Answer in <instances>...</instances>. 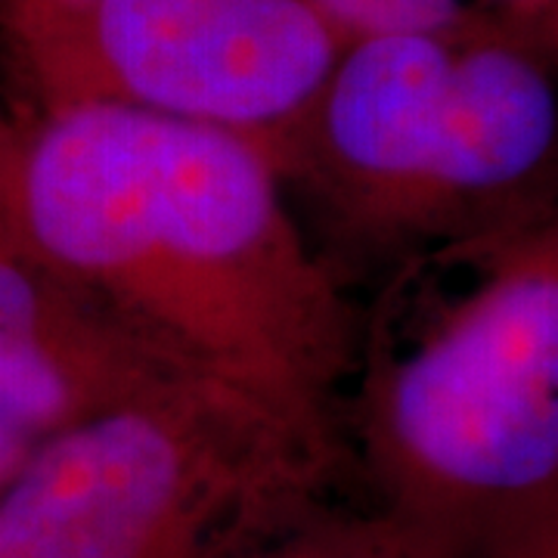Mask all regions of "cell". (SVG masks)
I'll use <instances>...</instances> for the list:
<instances>
[{
    "instance_id": "obj_8",
    "label": "cell",
    "mask_w": 558,
    "mask_h": 558,
    "mask_svg": "<svg viewBox=\"0 0 558 558\" xmlns=\"http://www.w3.org/2000/svg\"><path fill=\"white\" fill-rule=\"evenodd\" d=\"M344 44L379 35L447 32L478 13H490L475 0H311Z\"/></svg>"
},
{
    "instance_id": "obj_11",
    "label": "cell",
    "mask_w": 558,
    "mask_h": 558,
    "mask_svg": "<svg viewBox=\"0 0 558 558\" xmlns=\"http://www.w3.org/2000/svg\"><path fill=\"white\" fill-rule=\"evenodd\" d=\"M497 558H558V519L534 527L531 534L506 546Z\"/></svg>"
},
{
    "instance_id": "obj_3",
    "label": "cell",
    "mask_w": 558,
    "mask_h": 558,
    "mask_svg": "<svg viewBox=\"0 0 558 558\" xmlns=\"http://www.w3.org/2000/svg\"><path fill=\"white\" fill-rule=\"evenodd\" d=\"M556 35L478 13L344 44L270 153L341 242L398 260L556 215Z\"/></svg>"
},
{
    "instance_id": "obj_5",
    "label": "cell",
    "mask_w": 558,
    "mask_h": 558,
    "mask_svg": "<svg viewBox=\"0 0 558 558\" xmlns=\"http://www.w3.org/2000/svg\"><path fill=\"white\" fill-rule=\"evenodd\" d=\"M341 50L311 0H97L16 81L20 102L137 106L233 131L270 156Z\"/></svg>"
},
{
    "instance_id": "obj_10",
    "label": "cell",
    "mask_w": 558,
    "mask_h": 558,
    "mask_svg": "<svg viewBox=\"0 0 558 558\" xmlns=\"http://www.w3.org/2000/svg\"><path fill=\"white\" fill-rule=\"evenodd\" d=\"M490 13L556 35V0H481Z\"/></svg>"
},
{
    "instance_id": "obj_7",
    "label": "cell",
    "mask_w": 558,
    "mask_h": 558,
    "mask_svg": "<svg viewBox=\"0 0 558 558\" xmlns=\"http://www.w3.org/2000/svg\"><path fill=\"white\" fill-rule=\"evenodd\" d=\"M236 558H469V553L385 506L354 512L326 502Z\"/></svg>"
},
{
    "instance_id": "obj_6",
    "label": "cell",
    "mask_w": 558,
    "mask_h": 558,
    "mask_svg": "<svg viewBox=\"0 0 558 558\" xmlns=\"http://www.w3.org/2000/svg\"><path fill=\"white\" fill-rule=\"evenodd\" d=\"M180 373L90 301L0 252L3 425L40 444Z\"/></svg>"
},
{
    "instance_id": "obj_12",
    "label": "cell",
    "mask_w": 558,
    "mask_h": 558,
    "mask_svg": "<svg viewBox=\"0 0 558 558\" xmlns=\"http://www.w3.org/2000/svg\"><path fill=\"white\" fill-rule=\"evenodd\" d=\"M35 447H38L35 440L25 438L16 428H10V425L0 422V487L16 475V469L28 459V453Z\"/></svg>"
},
{
    "instance_id": "obj_4",
    "label": "cell",
    "mask_w": 558,
    "mask_h": 558,
    "mask_svg": "<svg viewBox=\"0 0 558 558\" xmlns=\"http://www.w3.org/2000/svg\"><path fill=\"white\" fill-rule=\"evenodd\" d=\"M348 462L336 425L180 373L40 440L0 487V558H236Z\"/></svg>"
},
{
    "instance_id": "obj_1",
    "label": "cell",
    "mask_w": 558,
    "mask_h": 558,
    "mask_svg": "<svg viewBox=\"0 0 558 558\" xmlns=\"http://www.w3.org/2000/svg\"><path fill=\"white\" fill-rule=\"evenodd\" d=\"M0 252L183 373L341 428L360 319L255 140L121 102H13Z\"/></svg>"
},
{
    "instance_id": "obj_2",
    "label": "cell",
    "mask_w": 558,
    "mask_h": 558,
    "mask_svg": "<svg viewBox=\"0 0 558 558\" xmlns=\"http://www.w3.org/2000/svg\"><path fill=\"white\" fill-rule=\"evenodd\" d=\"M348 379L379 506L469 558L558 519L556 215L398 260Z\"/></svg>"
},
{
    "instance_id": "obj_9",
    "label": "cell",
    "mask_w": 558,
    "mask_h": 558,
    "mask_svg": "<svg viewBox=\"0 0 558 558\" xmlns=\"http://www.w3.org/2000/svg\"><path fill=\"white\" fill-rule=\"evenodd\" d=\"M97 0H0V47L13 75L44 60Z\"/></svg>"
}]
</instances>
